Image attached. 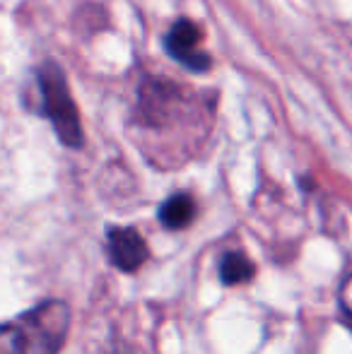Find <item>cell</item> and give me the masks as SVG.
Here are the masks:
<instances>
[{"instance_id":"obj_1","label":"cell","mask_w":352,"mask_h":354,"mask_svg":"<svg viewBox=\"0 0 352 354\" xmlns=\"http://www.w3.org/2000/svg\"><path fill=\"white\" fill-rule=\"evenodd\" d=\"M71 330V308L48 299L0 323V354H58Z\"/></svg>"},{"instance_id":"obj_2","label":"cell","mask_w":352,"mask_h":354,"mask_svg":"<svg viewBox=\"0 0 352 354\" xmlns=\"http://www.w3.org/2000/svg\"><path fill=\"white\" fill-rule=\"evenodd\" d=\"M39 89H41V109L44 116L53 123L58 138L68 147L82 145V126L77 116V106L68 92V82L63 77L61 68L46 63L39 71Z\"/></svg>"},{"instance_id":"obj_3","label":"cell","mask_w":352,"mask_h":354,"mask_svg":"<svg viewBox=\"0 0 352 354\" xmlns=\"http://www.w3.org/2000/svg\"><path fill=\"white\" fill-rule=\"evenodd\" d=\"M203 32L196 22L191 19H178L174 27L169 29V34L165 37V48L174 61L181 63L188 71L203 73L210 68V58L207 53H203Z\"/></svg>"},{"instance_id":"obj_4","label":"cell","mask_w":352,"mask_h":354,"mask_svg":"<svg viewBox=\"0 0 352 354\" xmlns=\"http://www.w3.org/2000/svg\"><path fill=\"white\" fill-rule=\"evenodd\" d=\"M109 258L123 272H136L150 258L145 239L133 227H109L106 229Z\"/></svg>"},{"instance_id":"obj_5","label":"cell","mask_w":352,"mask_h":354,"mask_svg":"<svg viewBox=\"0 0 352 354\" xmlns=\"http://www.w3.org/2000/svg\"><path fill=\"white\" fill-rule=\"evenodd\" d=\"M193 217H196V203L186 193H176V196L167 198L160 207V222L174 232L186 229L193 222Z\"/></svg>"},{"instance_id":"obj_6","label":"cell","mask_w":352,"mask_h":354,"mask_svg":"<svg viewBox=\"0 0 352 354\" xmlns=\"http://www.w3.org/2000/svg\"><path fill=\"white\" fill-rule=\"evenodd\" d=\"M256 272V266L239 251L225 253L220 261V280L225 284H241L249 282Z\"/></svg>"},{"instance_id":"obj_7","label":"cell","mask_w":352,"mask_h":354,"mask_svg":"<svg viewBox=\"0 0 352 354\" xmlns=\"http://www.w3.org/2000/svg\"><path fill=\"white\" fill-rule=\"evenodd\" d=\"M340 306H343L345 316L352 323V275L340 284Z\"/></svg>"}]
</instances>
